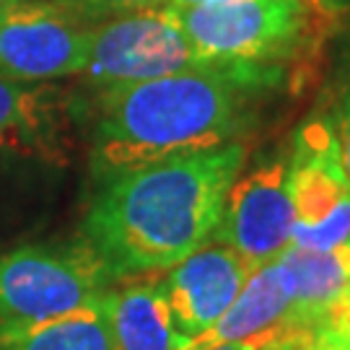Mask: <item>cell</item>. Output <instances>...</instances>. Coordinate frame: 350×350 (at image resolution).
Segmentation results:
<instances>
[{
  "mask_svg": "<svg viewBox=\"0 0 350 350\" xmlns=\"http://www.w3.org/2000/svg\"><path fill=\"white\" fill-rule=\"evenodd\" d=\"M317 112L325 114L340 146V159L350 176V47L342 50L335 73L329 78L325 96L319 99Z\"/></svg>",
  "mask_w": 350,
  "mask_h": 350,
  "instance_id": "15",
  "label": "cell"
},
{
  "mask_svg": "<svg viewBox=\"0 0 350 350\" xmlns=\"http://www.w3.org/2000/svg\"><path fill=\"white\" fill-rule=\"evenodd\" d=\"M288 195L293 205L291 244L329 250L350 241V176L338 138L317 109L299 125L288 150Z\"/></svg>",
  "mask_w": 350,
  "mask_h": 350,
  "instance_id": "6",
  "label": "cell"
},
{
  "mask_svg": "<svg viewBox=\"0 0 350 350\" xmlns=\"http://www.w3.org/2000/svg\"><path fill=\"white\" fill-rule=\"evenodd\" d=\"M293 278V306L288 319L312 327L319 314L348 288L350 283V241L329 250H304L288 244L278 254Z\"/></svg>",
  "mask_w": 350,
  "mask_h": 350,
  "instance_id": "13",
  "label": "cell"
},
{
  "mask_svg": "<svg viewBox=\"0 0 350 350\" xmlns=\"http://www.w3.org/2000/svg\"><path fill=\"white\" fill-rule=\"evenodd\" d=\"M301 350H350V283L319 314Z\"/></svg>",
  "mask_w": 350,
  "mask_h": 350,
  "instance_id": "16",
  "label": "cell"
},
{
  "mask_svg": "<svg viewBox=\"0 0 350 350\" xmlns=\"http://www.w3.org/2000/svg\"><path fill=\"white\" fill-rule=\"evenodd\" d=\"M73 3L78 11L91 16L94 21L109 18V16H120V13L143 11V8H156L163 5V0H68Z\"/></svg>",
  "mask_w": 350,
  "mask_h": 350,
  "instance_id": "17",
  "label": "cell"
},
{
  "mask_svg": "<svg viewBox=\"0 0 350 350\" xmlns=\"http://www.w3.org/2000/svg\"><path fill=\"white\" fill-rule=\"evenodd\" d=\"M213 3H226V0H163L169 8H195V5H213Z\"/></svg>",
  "mask_w": 350,
  "mask_h": 350,
  "instance_id": "18",
  "label": "cell"
},
{
  "mask_svg": "<svg viewBox=\"0 0 350 350\" xmlns=\"http://www.w3.org/2000/svg\"><path fill=\"white\" fill-rule=\"evenodd\" d=\"M174 11L205 63L239 65L299 91L319 70L342 8L338 0H226Z\"/></svg>",
  "mask_w": 350,
  "mask_h": 350,
  "instance_id": "3",
  "label": "cell"
},
{
  "mask_svg": "<svg viewBox=\"0 0 350 350\" xmlns=\"http://www.w3.org/2000/svg\"><path fill=\"white\" fill-rule=\"evenodd\" d=\"M211 350H260V342H231V345H218V348H211Z\"/></svg>",
  "mask_w": 350,
  "mask_h": 350,
  "instance_id": "19",
  "label": "cell"
},
{
  "mask_svg": "<svg viewBox=\"0 0 350 350\" xmlns=\"http://www.w3.org/2000/svg\"><path fill=\"white\" fill-rule=\"evenodd\" d=\"M104 314L114 350H189L187 338L174 322L161 280H135L112 286L104 293Z\"/></svg>",
  "mask_w": 350,
  "mask_h": 350,
  "instance_id": "12",
  "label": "cell"
},
{
  "mask_svg": "<svg viewBox=\"0 0 350 350\" xmlns=\"http://www.w3.org/2000/svg\"><path fill=\"white\" fill-rule=\"evenodd\" d=\"M101 301L37 325L0 329V350H114Z\"/></svg>",
  "mask_w": 350,
  "mask_h": 350,
  "instance_id": "14",
  "label": "cell"
},
{
  "mask_svg": "<svg viewBox=\"0 0 350 350\" xmlns=\"http://www.w3.org/2000/svg\"><path fill=\"white\" fill-rule=\"evenodd\" d=\"M73 109L63 88L0 75V159H63Z\"/></svg>",
  "mask_w": 350,
  "mask_h": 350,
  "instance_id": "10",
  "label": "cell"
},
{
  "mask_svg": "<svg viewBox=\"0 0 350 350\" xmlns=\"http://www.w3.org/2000/svg\"><path fill=\"white\" fill-rule=\"evenodd\" d=\"M293 205L288 195V153L265 159L228 187L211 239L237 252L250 267L273 262L291 244Z\"/></svg>",
  "mask_w": 350,
  "mask_h": 350,
  "instance_id": "8",
  "label": "cell"
},
{
  "mask_svg": "<svg viewBox=\"0 0 350 350\" xmlns=\"http://www.w3.org/2000/svg\"><path fill=\"white\" fill-rule=\"evenodd\" d=\"M114 283L86 241L18 247L0 257V329L91 306Z\"/></svg>",
  "mask_w": 350,
  "mask_h": 350,
  "instance_id": "4",
  "label": "cell"
},
{
  "mask_svg": "<svg viewBox=\"0 0 350 350\" xmlns=\"http://www.w3.org/2000/svg\"><path fill=\"white\" fill-rule=\"evenodd\" d=\"M252 273L254 267L215 239L205 241L182 262L172 265L161 280V288L176 327L187 338H200L237 301L239 291Z\"/></svg>",
  "mask_w": 350,
  "mask_h": 350,
  "instance_id": "9",
  "label": "cell"
},
{
  "mask_svg": "<svg viewBox=\"0 0 350 350\" xmlns=\"http://www.w3.org/2000/svg\"><path fill=\"white\" fill-rule=\"evenodd\" d=\"M293 306V278L286 262L275 257L273 262L260 265L244 288L239 291L237 301L226 309V314L215 325L192 340L189 350H211L231 342H260L275 332L286 322Z\"/></svg>",
  "mask_w": 350,
  "mask_h": 350,
  "instance_id": "11",
  "label": "cell"
},
{
  "mask_svg": "<svg viewBox=\"0 0 350 350\" xmlns=\"http://www.w3.org/2000/svg\"><path fill=\"white\" fill-rule=\"evenodd\" d=\"M275 91L265 75L208 63L96 91L91 176L104 185L143 166L237 143L254 101Z\"/></svg>",
  "mask_w": 350,
  "mask_h": 350,
  "instance_id": "1",
  "label": "cell"
},
{
  "mask_svg": "<svg viewBox=\"0 0 350 350\" xmlns=\"http://www.w3.org/2000/svg\"><path fill=\"white\" fill-rule=\"evenodd\" d=\"M96 21L68 0H3L0 75L24 83L83 73Z\"/></svg>",
  "mask_w": 350,
  "mask_h": 350,
  "instance_id": "7",
  "label": "cell"
},
{
  "mask_svg": "<svg viewBox=\"0 0 350 350\" xmlns=\"http://www.w3.org/2000/svg\"><path fill=\"white\" fill-rule=\"evenodd\" d=\"M208 65L174 8L156 5L96 21L83 78L91 86H122Z\"/></svg>",
  "mask_w": 350,
  "mask_h": 350,
  "instance_id": "5",
  "label": "cell"
},
{
  "mask_svg": "<svg viewBox=\"0 0 350 350\" xmlns=\"http://www.w3.org/2000/svg\"><path fill=\"white\" fill-rule=\"evenodd\" d=\"M244 159L247 148L237 140L104 182L81 241L114 280L169 270L211 241Z\"/></svg>",
  "mask_w": 350,
  "mask_h": 350,
  "instance_id": "2",
  "label": "cell"
}]
</instances>
